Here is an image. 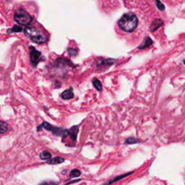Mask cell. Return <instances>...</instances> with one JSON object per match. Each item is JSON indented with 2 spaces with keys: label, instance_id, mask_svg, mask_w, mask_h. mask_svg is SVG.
<instances>
[{
  "label": "cell",
  "instance_id": "cell-1",
  "mask_svg": "<svg viewBox=\"0 0 185 185\" xmlns=\"http://www.w3.org/2000/svg\"><path fill=\"white\" fill-rule=\"evenodd\" d=\"M118 25L120 29L125 32H133L138 25V18L137 15L133 12L125 13L118 21Z\"/></svg>",
  "mask_w": 185,
  "mask_h": 185
},
{
  "label": "cell",
  "instance_id": "cell-2",
  "mask_svg": "<svg viewBox=\"0 0 185 185\" xmlns=\"http://www.w3.org/2000/svg\"><path fill=\"white\" fill-rule=\"evenodd\" d=\"M24 33H25V36H28L30 40L35 43H38V44L44 43L48 40L46 34L39 29H37L36 28L26 27L24 29Z\"/></svg>",
  "mask_w": 185,
  "mask_h": 185
},
{
  "label": "cell",
  "instance_id": "cell-3",
  "mask_svg": "<svg viewBox=\"0 0 185 185\" xmlns=\"http://www.w3.org/2000/svg\"><path fill=\"white\" fill-rule=\"evenodd\" d=\"M14 20L22 25H28L33 21V17L23 9H18L15 13Z\"/></svg>",
  "mask_w": 185,
  "mask_h": 185
},
{
  "label": "cell",
  "instance_id": "cell-4",
  "mask_svg": "<svg viewBox=\"0 0 185 185\" xmlns=\"http://www.w3.org/2000/svg\"><path fill=\"white\" fill-rule=\"evenodd\" d=\"M42 128H44L48 131H51L54 135L56 136H62L63 138H65L67 136V129H63L59 127H56L52 126L47 122H43L40 126L38 127V130H40Z\"/></svg>",
  "mask_w": 185,
  "mask_h": 185
},
{
  "label": "cell",
  "instance_id": "cell-5",
  "mask_svg": "<svg viewBox=\"0 0 185 185\" xmlns=\"http://www.w3.org/2000/svg\"><path fill=\"white\" fill-rule=\"evenodd\" d=\"M41 53L38 51H37L36 48L33 46H30V62L34 66V67H36L38 64L41 61H42L43 59L41 58Z\"/></svg>",
  "mask_w": 185,
  "mask_h": 185
},
{
  "label": "cell",
  "instance_id": "cell-6",
  "mask_svg": "<svg viewBox=\"0 0 185 185\" xmlns=\"http://www.w3.org/2000/svg\"><path fill=\"white\" fill-rule=\"evenodd\" d=\"M164 25V23L160 19H156L153 21V23H151V26H150V29H151V32H154L156 30H157L158 28Z\"/></svg>",
  "mask_w": 185,
  "mask_h": 185
},
{
  "label": "cell",
  "instance_id": "cell-7",
  "mask_svg": "<svg viewBox=\"0 0 185 185\" xmlns=\"http://www.w3.org/2000/svg\"><path fill=\"white\" fill-rule=\"evenodd\" d=\"M78 132H79L78 127L74 126L67 131V136H70V138L72 139V140L75 141L77 139V136H78Z\"/></svg>",
  "mask_w": 185,
  "mask_h": 185
},
{
  "label": "cell",
  "instance_id": "cell-8",
  "mask_svg": "<svg viewBox=\"0 0 185 185\" xmlns=\"http://www.w3.org/2000/svg\"><path fill=\"white\" fill-rule=\"evenodd\" d=\"M61 98L63 99H65V100H69V99H71L74 97V93H73V89L72 88H70L66 90V91H64L61 95Z\"/></svg>",
  "mask_w": 185,
  "mask_h": 185
},
{
  "label": "cell",
  "instance_id": "cell-9",
  "mask_svg": "<svg viewBox=\"0 0 185 185\" xmlns=\"http://www.w3.org/2000/svg\"><path fill=\"white\" fill-rule=\"evenodd\" d=\"M152 44H153V41H152V39L150 38V37H146V38H145L142 44L139 46L138 48H139V49H145V48L149 47V46H151Z\"/></svg>",
  "mask_w": 185,
  "mask_h": 185
},
{
  "label": "cell",
  "instance_id": "cell-10",
  "mask_svg": "<svg viewBox=\"0 0 185 185\" xmlns=\"http://www.w3.org/2000/svg\"><path fill=\"white\" fill-rule=\"evenodd\" d=\"M65 161V159L61 157H55L53 158H51L50 160H48L46 163L48 164H51V165H56V164H60L61 163H63Z\"/></svg>",
  "mask_w": 185,
  "mask_h": 185
},
{
  "label": "cell",
  "instance_id": "cell-11",
  "mask_svg": "<svg viewBox=\"0 0 185 185\" xmlns=\"http://www.w3.org/2000/svg\"><path fill=\"white\" fill-rule=\"evenodd\" d=\"M133 173H134V172L133 171V172H129V173L125 174H122V175L118 176V177H116L114 178V179L111 180V181H110V182H109V183L106 184H107V185H109V184H112V183H114V182H117V181H120V180L122 179H124V178L127 177H128V176H129V175L133 174Z\"/></svg>",
  "mask_w": 185,
  "mask_h": 185
},
{
  "label": "cell",
  "instance_id": "cell-12",
  "mask_svg": "<svg viewBox=\"0 0 185 185\" xmlns=\"http://www.w3.org/2000/svg\"><path fill=\"white\" fill-rule=\"evenodd\" d=\"M10 129V126L7 122L0 121V134L6 133Z\"/></svg>",
  "mask_w": 185,
  "mask_h": 185
},
{
  "label": "cell",
  "instance_id": "cell-13",
  "mask_svg": "<svg viewBox=\"0 0 185 185\" xmlns=\"http://www.w3.org/2000/svg\"><path fill=\"white\" fill-rule=\"evenodd\" d=\"M92 85L95 87L97 91H102V85H101V83L99 81L98 79L97 78H93L92 79Z\"/></svg>",
  "mask_w": 185,
  "mask_h": 185
},
{
  "label": "cell",
  "instance_id": "cell-14",
  "mask_svg": "<svg viewBox=\"0 0 185 185\" xmlns=\"http://www.w3.org/2000/svg\"><path fill=\"white\" fill-rule=\"evenodd\" d=\"M115 60L111 59H101L100 62H99V65H114V63L115 62Z\"/></svg>",
  "mask_w": 185,
  "mask_h": 185
},
{
  "label": "cell",
  "instance_id": "cell-15",
  "mask_svg": "<svg viewBox=\"0 0 185 185\" xmlns=\"http://www.w3.org/2000/svg\"><path fill=\"white\" fill-rule=\"evenodd\" d=\"M23 31V28L18 25H14L12 28L7 30L8 34H12V33H20Z\"/></svg>",
  "mask_w": 185,
  "mask_h": 185
},
{
  "label": "cell",
  "instance_id": "cell-16",
  "mask_svg": "<svg viewBox=\"0 0 185 185\" xmlns=\"http://www.w3.org/2000/svg\"><path fill=\"white\" fill-rule=\"evenodd\" d=\"M52 158V155L49 152L43 151L40 153V158L41 160H48Z\"/></svg>",
  "mask_w": 185,
  "mask_h": 185
},
{
  "label": "cell",
  "instance_id": "cell-17",
  "mask_svg": "<svg viewBox=\"0 0 185 185\" xmlns=\"http://www.w3.org/2000/svg\"><path fill=\"white\" fill-rule=\"evenodd\" d=\"M139 142H140V140H139L137 138H129L124 141V143L125 144H127V145H132V144H135V143H138Z\"/></svg>",
  "mask_w": 185,
  "mask_h": 185
},
{
  "label": "cell",
  "instance_id": "cell-18",
  "mask_svg": "<svg viewBox=\"0 0 185 185\" xmlns=\"http://www.w3.org/2000/svg\"><path fill=\"white\" fill-rule=\"evenodd\" d=\"M80 174H81L80 171H79L78 169H73V170L71 171V172H70V177L74 178V177H80Z\"/></svg>",
  "mask_w": 185,
  "mask_h": 185
},
{
  "label": "cell",
  "instance_id": "cell-19",
  "mask_svg": "<svg viewBox=\"0 0 185 185\" xmlns=\"http://www.w3.org/2000/svg\"><path fill=\"white\" fill-rule=\"evenodd\" d=\"M156 6H157V7L159 10L164 11L165 10V6L164 5V4H163L161 2L156 1Z\"/></svg>",
  "mask_w": 185,
  "mask_h": 185
},
{
  "label": "cell",
  "instance_id": "cell-20",
  "mask_svg": "<svg viewBox=\"0 0 185 185\" xmlns=\"http://www.w3.org/2000/svg\"><path fill=\"white\" fill-rule=\"evenodd\" d=\"M39 185H59V183L52 181H44Z\"/></svg>",
  "mask_w": 185,
  "mask_h": 185
},
{
  "label": "cell",
  "instance_id": "cell-21",
  "mask_svg": "<svg viewBox=\"0 0 185 185\" xmlns=\"http://www.w3.org/2000/svg\"><path fill=\"white\" fill-rule=\"evenodd\" d=\"M68 52H69V54L70 55V56H76L77 54H78L77 50L74 49V48H69V49H68Z\"/></svg>",
  "mask_w": 185,
  "mask_h": 185
},
{
  "label": "cell",
  "instance_id": "cell-22",
  "mask_svg": "<svg viewBox=\"0 0 185 185\" xmlns=\"http://www.w3.org/2000/svg\"><path fill=\"white\" fill-rule=\"evenodd\" d=\"M55 85H56V88H60V86H61V83L58 82V81H56V83H55Z\"/></svg>",
  "mask_w": 185,
  "mask_h": 185
},
{
  "label": "cell",
  "instance_id": "cell-23",
  "mask_svg": "<svg viewBox=\"0 0 185 185\" xmlns=\"http://www.w3.org/2000/svg\"><path fill=\"white\" fill-rule=\"evenodd\" d=\"M184 65H185V60H184Z\"/></svg>",
  "mask_w": 185,
  "mask_h": 185
}]
</instances>
